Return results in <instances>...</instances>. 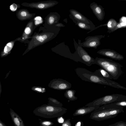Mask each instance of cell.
Wrapping results in <instances>:
<instances>
[{"instance_id":"603a6c76","label":"cell","mask_w":126,"mask_h":126,"mask_svg":"<svg viewBox=\"0 0 126 126\" xmlns=\"http://www.w3.org/2000/svg\"><path fill=\"white\" fill-rule=\"evenodd\" d=\"M35 23L36 25H38L41 23L43 21L42 18L39 16H37L34 18Z\"/></svg>"},{"instance_id":"1f68e13d","label":"cell","mask_w":126,"mask_h":126,"mask_svg":"<svg viewBox=\"0 0 126 126\" xmlns=\"http://www.w3.org/2000/svg\"><path fill=\"white\" fill-rule=\"evenodd\" d=\"M7 51V47L6 46L4 47V51L5 52H6Z\"/></svg>"},{"instance_id":"ffe728a7","label":"cell","mask_w":126,"mask_h":126,"mask_svg":"<svg viewBox=\"0 0 126 126\" xmlns=\"http://www.w3.org/2000/svg\"><path fill=\"white\" fill-rule=\"evenodd\" d=\"M108 126H126V122L121 121L110 125Z\"/></svg>"},{"instance_id":"cb8c5ba5","label":"cell","mask_w":126,"mask_h":126,"mask_svg":"<svg viewBox=\"0 0 126 126\" xmlns=\"http://www.w3.org/2000/svg\"><path fill=\"white\" fill-rule=\"evenodd\" d=\"M117 105L124 107H126V101H122L114 103Z\"/></svg>"},{"instance_id":"9a60e30c","label":"cell","mask_w":126,"mask_h":126,"mask_svg":"<svg viewBox=\"0 0 126 126\" xmlns=\"http://www.w3.org/2000/svg\"><path fill=\"white\" fill-rule=\"evenodd\" d=\"M10 113L15 126H25L22 118L11 108L10 109Z\"/></svg>"},{"instance_id":"3957f363","label":"cell","mask_w":126,"mask_h":126,"mask_svg":"<svg viewBox=\"0 0 126 126\" xmlns=\"http://www.w3.org/2000/svg\"><path fill=\"white\" fill-rule=\"evenodd\" d=\"M95 64L101 67L108 72L113 79H117L123 72L121 68L123 66L112 60L96 57L95 59Z\"/></svg>"},{"instance_id":"4fadbf2b","label":"cell","mask_w":126,"mask_h":126,"mask_svg":"<svg viewBox=\"0 0 126 126\" xmlns=\"http://www.w3.org/2000/svg\"><path fill=\"white\" fill-rule=\"evenodd\" d=\"M70 18L72 20L74 23L79 28L82 29L90 30H92L95 28V26L93 23L87 24V23L79 21L74 18L70 14L69 15Z\"/></svg>"},{"instance_id":"484cf974","label":"cell","mask_w":126,"mask_h":126,"mask_svg":"<svg viewBox=\"0 0 126 126\" xmlns=\"http://www.w3.org/2000/svg\"><path fill=\"white\" fill-rule=\"evenodd\" d=\"M54 26L56 27L60 28L62 27H64L65 25L62 23H58L54 25Z\"/></svg>"},{"instance_id":"4dcf8cb0","label":"cell","mask_w":126,"mask_h":126,"mask_svg":"<svg viewBox=\"0 0 126 126\" xmlns=\"http://www.w3.org/2000/svg\"><path fill=\"white\" fill-rule=\"evenodd\" d=\"M0 126H6L0 120Z\"/></svg>"},{"instance_id":"d6a6232c","label":"cell","mask_w":126,"mask_h":126,"mask_svg":"<svg viewBox=\"0 0 126 126\" xmlns=\"http://www.w3.org/2000/svg\"><path fill=\"white\" fill-rule=\"evenodd\" d=\"M35 89L36 90L38 91H41V89L40 88H35Z\"/></svg>"},{"instance_id":"9c48e42d","label":"cell","mask_w":126,"mask_h":126,"mask_svg":"<svg viewBox=\"0 0 126 126\" xmlns=\"http://www.w3.org/2000/svg\"><path fill=\"white\" fill-rule=\"evenodd\" d=\"M97 53L116 60L121 61L124 59L123 56L115 51L110 49H103L98 51Z\"/></svg>"},{"instance_id":"2e32d148","label":"cell","mask_w":126,"mask_h":126,"mask_svg":"<svg viewBox=\"0 0 126 126\" xmlns=\"http://www.w3.org/2000/svg\"><path fill=\"white\" fill-rule=\"evenodd\" d=\"M94 72L100 77L110 80L113 79L111 75L107 71L102 68L96 70Z\"/></svg>"},{"instance_id":"5b68a950","label":"cell","mask_w":126,"mask_h":126,"mask_svg":"<svg viewBox=\"0 0 126 126\" xmlns=\"http://www.w3.org/2000/svg\"><path fill=\"white\" fill-rule=\"evenodd\" d=\"M122 101H126V95L118 94H113L105 95L87 104L86 107L101 106Z\"/></svg>"},{"instance_id":"8992f818","label":"cell","mask_w":126,"mask_h":126,"mask_svg":"<svg viewBox=\"0 0 126 126\" xmlns=\"http://www.w3.org/2000/svg\"><path fill=\"white\" fill-rule=\"evenodd\" d=\"M55 50L57 53L62 56L77 62H81L77 51L75 50L74 53H71L69 47L66 45L64 42L57 45L55 47Z\"/></svg>"},{"instance_id":"7c38bea8","label":"cell","mask_w":126,"mask_h":126,"mask_svg":"<svg viewBox=\"0 0 126 126\" xmlns=\"http://www.w3.org/2000/svg\"><path fill=\"white\" fill-rule=\"evenodd\" d=\"M100 106H96L93 107H84L77 109L73 114L74 116L83 115L92 112L97 109Z\"/></svg>"},{"instance_id":"d6986e66","label":"cell","mask_w":126,"mask_h":126,"mask_svg":"<svg viewBox=\"0 0 126 126\" xmlns=\"http://www.w3.org/2000/svg\"><path fill=\"white\" fill-rule=\"evenodd\" d=\"M38 120L40 124L39 126H52L54 124V123L51 121L42 120L39 118Z\"/></svg>"},{"instance_id":"ac0fdd59","label":"cell","mask_w":126,"mask_h":126,"mask_svg":"<svg viewBox=\"0 0 126 126\" xmlns=\"http://www.w3.org/2000/svg\"><path fill=\"white\" fill-rule=\"evenodd\" d=\"M50 105L57 107H62L63 104L61 102L54 99H50Z\"/></svg>"},{"instance_id":"e0dca14e","label":"cell","mask_w":126,"mask_h":126,"mask_svg":"<svg viewBox=\"0 0 126 126\" xmlns=\"http://www.w3.org/2000/svg\"><path fill=\"white\" fill-rule=\"evenodd\" d=\"M76 92L75 90L72 89L67 90L64 93V96L69 100L74 101L77 99L78 97L75 96Z\"/></svg>"},{"instance_id":"44dd1931","label":"cell","mask_w":126,"mask_h":126,"mask_svg":"<svg viewBox=\"0 0 126 126\" xmlns=\"http://www.w3.org/2000/svg\"><path fill=\"white\" fill-rule=\"evenodd\" d=\"M47 36L46 35H44L42 36H38L36 37L37 40L41 42H42L47 38Z\"/></svg>"},{"instance_id":"277c9868","label":"cell","mask_w":126,"mask_h":126,"mask_svg":"<svg viewBox=\"0 0 126 126\" xmlns=\"http://www.w3.org/2000/svg\"><path fill=\"white\" fill-rule=\"evenodd\" d=\"M67 109L57 107L50 105H43L34 110L33 113L35 115L46 118L60 117L66 113Z\"/></svg>"},{"instance_id":"7402d4cb","label":"cell","mask_w":126,"mask_h":126,"mask_svg":"<svg viewBox=\"0 0 126 126\" xmlns=\"http://www.w3.org/2000/svg\"><path fill=\"white\" fill-rule=\"evenodd\" d=\"M61 126H72L70 119L69 118L65 120L62 124Z\"/></svg>"},{"instance_id":"f546056e","label":"cell","mask_w":126,"mask_h":126,"mask_svg":"<svg viewBox=\"0 0 126 126\" xmlns=\"http://www.w3.org/2000/svg\"><path fill=\"white\" fill-rule=\"evenodd\" d=\"M20 15L22 16H26L27 13L23 11L21 12Z\"/></svg>"},{"instance_id":"7a4b0ae2","label":"cell","mask_w":126,"mask_h":126,"mask_svg":"<svg viewBox=\"0 0 126 126\" xmlns=\"http://www.w3.org/2000/svg\"><path fill=\"white\" fill-rule=\"evenodd\" d=\"M123 108L116 105L114 103L103 105L92 112L90 118L97 121L113 118L118 114L124 113Z\"/></svg>"},{"instance_id":"f1b7e54d","label":"cell","mask_w":126,"mask_h":126,"mask_svg":"<svg viewBox=\"0 0 126 126\" xmlns=\"http://www.w3.org/2000/svg\"><path fill=\"white\" fill-rule=\"evenodd\" d=\"M45 4L43 3H41L39 4L37 6L38 8H43L45 7Z\"/></svg>"},{"instance_id":"30bf717a","label":"cell","mask_w":126,"mask_h":126,"mask_svg":"<svg viewBox=\"0 0 126 126\" xmlns=\"http://www.w3.org/2000/svg\"><path fill=\"white\" fill-rule=\"evenodd\" d=\"M90 7L99 20L102 21L104 19L105 15L104 8L101 5L93 2L90 4Z\"/></svg>"},{"instance_id":"83f0119b","label":"cell","mask_w":126,"mask_h":126,"mask_svg":"<svg viewBox=\"0 0 126 126\" xmlns=\"http://www.w3.org/2000/svg\"><path fill=\"white\" fill-rule=\"evenodd\" d=\"M25 32L27 34H29L31 32V30L29 27L26 28L25 30Z\"/></svg>"},{"instance_id":"6da1fadb","label":"cell","mask_w":126,"mask_h":126,"mask_svg":"<svg viewBox=\"0 0 126 126\" xmlns=\"http://www.w3.org/2000/svg\"><path fill=\"white\" fill-rule=\"evenodd\" d=\"M77 76L85 81L110 86L117 89L126 90V88L118 83L107 79L100 77L84 68L78 67L75 70Z\"/></svg>"},{"instance_id":"8fae6325","label":"cell","mask_w":126,"mask_h":126,"mask_svg":"<svg viewBox=\"0 0 126 126\" xmlns=\"http://www.w3.org/2000/svg\"><path fill=\"white\" fill-rule=\"evenodd\" d=\"M54 88L57 90H63L70 88L72 84L69 82L62 79H58L54 81Z\"/></svg>"},{"instance_id":"52a82bcc","label":"cell","mask_w":126,"mask_h":126,"mask_svg":"<svg viewBox=\"0 0 126 126\" xmlns=\"http://www.w3.org/2000/svg\"><path fill=\"white\" fill-rule=\"evenodd\" d=\"M73 41L75 49L77 51L80 59L81 62L89 66L95 64V59L92 57L82 46L79 45L74 38Z\"/></svg>"},{"instance_id":"d4e9b609","label":"cell","mask_w":126,"mask_h":126,"mask_svg":"<svg viewBox=\"0 0 126 126\" xmlns=\"http://www.w3.org/2000/svg\"><path fill=\"white\" fill-rule=\"evenodd\" d=\"M10 9L12 11H16L17 9V6L15 4H12L10 6Z\"/></svg>"},{"instance_id":"5bb4252c","label":"cell","mask_w":126,"mask_h":126,"mask_svg":"<svg viewBox=\"0 0 126 126\" xmlns=\"http://www.w3.org/2000/svg\"><path fill=\"white\" fill-rule=\"evenodd\" d=\"M69 12L74 18L79 21L87 24L93 23L90 19L76 10L71 9L70 10Z\"/></svg>"},{"instance_id":"ba28073f","label":"cell","mask_w":126,"mask_h":126,"mask_svg":"<svg viewBox=\"0 0 126 126\" xmlns=\"http://www.w3.org/2000/svg\"><path fill=\"white\" fill-rule=\"evenodd\" d=\"M105 36V35H102L88 36L85 38V41L82 43L81 40L79 39L78 44L84 47L96 49L100 44V40Z\"/></svg>"},{"instance_id":"4316f807","label":"cell","mask_w":126,"mask_h":126,"mask_svg":"<svg viewBox=\"0 0 126 126\" xmlns=\"http://www.w3.org/2000/svg\"><path fill=\"white\" fill-rule=\"evenodd\" d=\"M84 124L81 121H80L78 122L75 125V126H83Z\"/></svg>"}]
</instances>
